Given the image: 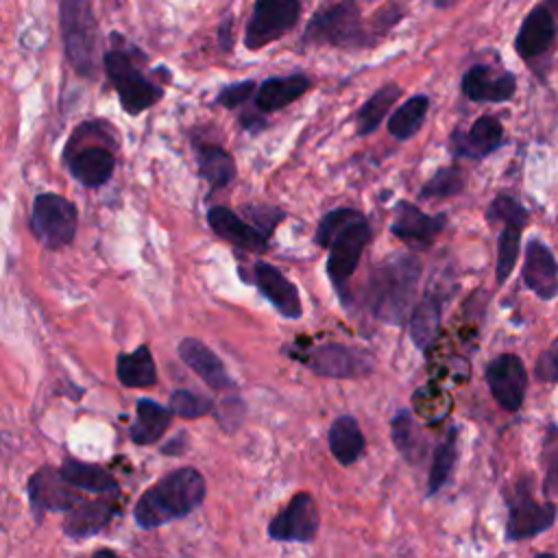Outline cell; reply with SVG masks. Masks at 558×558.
<instances>
[{"label": "cell", "mask_w": 558, "mask_h": 558, "mask_svg": "<svg viewBox=\"0 0 558 558\" xmlns=\"http://www.w3.org/2000/svg\"><path fill=\"white\" fill-rule=\"evenodd\" d=\"M371 238L366 216L353 207H336L318 220L316 244L327 248V277L344 303L349 301V279Z\"/></svg>", "instance_id": "1"}, {"label": "cell", "mask_w": 558, "mask_h": 558, "mask_svg": "<svg viewBox=\"0 0 558 558\" xmlns=\"http://www.w3.org/2000/svg\"><path fill=\"white\" fill-rule=\"evenodd\" d=\"M423 264L412 253L384 257L368 275L366 305L384 323L401 325L408 320Z\"/></svg>", "instance_id": "2"}, {"label": "cell", "mask_w": 558, "mask_h": 558, "mask_svg": "<svg viewBox=\"0 0 558 558\" xmlns=\"http://www.w3.org/2000/svg\"><path fill=\"white\" fill-rule=\"evenodd\" d=\"M205 493L207 486L201 471L194 466L174 469L166 473L157 484L146 488L135 501V523L144 530H153L183 519L203 504Z\"/></svg>", "instance_id": "3"}, {"label": "cell", "mask_w": 558, "mask_h": 558, "mask_svg": "<svg viewBox=\"0 0 558 558\" xmlns=\"http://www.w3.org/2000/svg\"><path fill=\"white\" fill-rule=\"evenodd\" d=\"M59 26L68 63L76 74L94 78L100 65V31L92 0H61Z\"/></svg>", "instance_id": "4"}, {"label": "cell", "mask_w": 558, "mask_h": 558, "mask_svg": "<svg viewBox=\"0 0 558 558\" xmlns=\"http://www.w3.org/2000/svg\"><path fill=\"white\" fill-rule=\"evenodd\" d=\"M303 44L333 48H366L375 44L371 31L364 28L355 0H342L318 9L305 31Z\"/></svg>", "instance_id": "5"}, {"label": "cell", "mask_w": 558, "mask_h": 558, "mask_svg": "<svg viewBox=\"0 0 558 558\" xmlns=\"http://www.w3.org/2000/svg\"><path fill=\"white\" fill-rule=\"evenodd\" d=\"M102 65L109 83L118 94L122 109L129 116H137L163 98V87L150 81L126 50L113 48L105 52Z\"/></svg>", "instance_id": "6"}, {"label": "cell", "mask_w": 558, "mask_h": 558, "mask_svg": "<svg viewBox=\"0 0 558 558\" xmlns=\"http://www.w3.org/2000/svg\"><path fill=\"white\" fill-rule=\"evenodd\" d=\"M78 227V211L72 201L61 194L44 192L33 198L31 231L37 242L50 251L72 244Z\"/></svg>", "instance_id": "7"}, {"label": "cell", "mask_w": 558, "mask_h": 558, "mask_svg": "<svg viewBox=\"0 0 558 558\" xmlns=\"http://www.w3.org/2000/svg\"><path fill=\"white\" fill-rule=\"evenodd\" d=\"M508 519H506V541H525L543 534L556 521V504L538 501L534 497V482L523 477L514 484V490L506 499Z\"/></svg>", "instance_id": "8"}, {"label": "cell", "mask_w": 558, "mask_h": 558, "mask_svg": "<svg viewBox=\"0 0 558 558\" xmlns=\"http://www.w3.org/2000/svg\"><path fill=\"white\" fill-rule=\"evenodd\" d=\"M490 222H501V233L497 240V262H495V279L497 283H506L514 270L519 257V242L525 225L530 222V211L508 194H497L486 211Z\"/></svg>", "instance_id": "9"}, {"label": "cell", "mask_w": 558, "mask_h": 558, "mask_svg": "<svg viewBox=\"0 0 558 558\" xmlns=\"http://www.w3.org/2000/svg\"><path fill=\"white\" fill-rule=\"evenodd\" d=\"M292 360L303 362L312 373L320 377H338V379H353L364 377L375 368L373 355L364 349L347 347L340 342H325L318 347H310L290 353Z\"/></svg>", "instance_id": "10"}, {"label": "cell", "mask_w": 558, "mask_h": 558, "mask_svg": "<svg viewBox=\"0 0 558 558\" xmlns=\"http://www.w3.org/2000/svg\"><path fill=\"white\" fill-rule=\"evenodd\" d=\"M301 17V0H255L244 28V46L262 50L283 37Z\"/></svg>", "instance_id": "11"}, {"label": "cell", "mask_w": 558, "mask_h": 558, "mask_svg": "<svg viewBox=\"0 0 558 558\" xmlns=\"http://www.w3.org/2000/svg\"><path fill=\"white\" fill-rule=\"evenodd\" d=\"M320 527V514L310 493H296L268 523V536L279 543H310Z\"/></svg>", "instance_id": "12"}, {"label": "cell", "mask_w": 558, "mask_h": 558, "mask_svg": "<svg viewBox=\"0 0 558 558\" xmlns=\"http://www.w3.org/2000/svg\"><path fill=\"white\" fill-rule=\"evenodd\" d=\"M486 384L493 399L506 410L517 412L523 405L527 392V368L514 353H501L486 364Z\"/></svg>", "instance_id": "13"}, {"label": "cell", "mask_w": 558, "mask_h": 558, "mask_svg": "<svg viewBox=\"0 0 558 558\" xmlns=\"http://www.w3.org/2000/svg\"><path fill=\"white\" fill-rule=\"evenodd\" d=\"M81 499L83 493L70 486L54 466H39L28 480V501L37 519L46 512H68Z\"/></svg>", "instance_id": "14"}, {"label": "cell", "mask_w": 558, "mask_h": 558, "mask_svg": "<svg viewBox=\"0 0 558 558\" xmlns=\"http://www.w3.org/2000/svg\"><path fill=\"white\" fill-rule=\"evenodd\" d=\"M120 512L118 495H98L94 499L83 497L63 517V532L70 538H89L109 527L113 517Z\"/></svg>", "instance_id": "15"}, {"label": "cell", "mask_w": 558, "mask_h": 558, "mask_svg": "<svg viewBox=\"0 0 558 558\" xmlns=\"http://www.w3.org/2000/svg\"><path fill=\"white\" fill-rule=\"evenodd\" d=\"M447 216H429L423 209H418L414 203L399 201L395 205V216L390 222V233L405 242L412 248H427L438 238V233L445 229Z\"/></svg>", "instance_id": "16"}, {"label": "cell", "mask_w": 558, "mask_h": 558, "mask_svg": "<svg viewBox=\"0 0 558 558\" xmlns=\"http://www.w3.org/2000/svg\"><path fill=\"white\" fill-rule=\"evenodd\" d=\"M251 281L257 286L262 296L286 318H301L303 305L296 286L272 264L255 262L251 268Z\"/></svg>", "instance_id": "17"}, {"label": "cell", "mask_w": 558, "mask_h": 558, "mask_svg": "<svg viewBox=\"0 0 558 558\" xmlns=\"http://www.w3.org/2000/svg\"><path fill=\"white\" fill-rule=\"evenodd\" d=\"M521 277L525 288L532 290L541 301H551L558 296V262L551 248L538 238H532L525 244Z\"/></svg>", "instance_id": "18"}, {"label": "cell", "mask_w": 558, "mask_h": 558, "mask_svg": "<svg viewBox=\"0 0 558 558\" xmlns=\"http://www.w3.org/2000/svg\"><path fill=\"white\" fill-rule=\"evenodd\" d=\"M504 146V126L495 116H480L469 131L456 129L449 148L456 157L484 159Z\"/></svg>", "instance_id": "19"}, {"label": "cell", "mask_w": 558, "mask_h": 558, "mask_svg": "<svg viewBox=\"0 0 558 558\" xmlns=\"http://www.w3.org/2000/svg\"><path fill=\"white\" fill-rule=\"evenodd\" d=\"M207 225L218 238L233 244L235 248H242L248 253H262L268 248V235L262 233L257 227H253L246 218H242L229 207H222V205L211 207L207 211Z\"/></svg>", "instance_id": "20"}, {"label": "cell", "mask_w": 558, "mask_h": 558, "mask_svg": "<svg viewBox=\"0 0 558 558\" xmlns=\"http://www.w3.org/2000/svg\"><path fill=\"white\" fill-rule=\"evenodd\" d=\"M462 94L473 102H506L517 92L512 72H495L490 65H473L460 81Z\"/></svg>", "instance_id": "21"}, {"label": "cell", "mask_w": 558, "mask_h": 558, "mask_svg": "<svg viewBox=\"0 0 558 558\" xmlns=\"http://www.w3.org/2000/svg\"><path fill=\"white\" fill-rule=\"evenodd\" d=\"M556 37V17L541 2L536 4L521 22L519 33L514 37V50L523 61H532L543 57Z\"/></svg>", "instance_id": "22"}, {"label": "cell", "mask_w": 558, "mask_h": 558, "mask_svg": "<svg viewBox=\"0 0 558 558\" xmlns=\"http://www.w3.org/2000/svg\"><path fill=\"white\" fill-rule=\"evenodd\" d=\"M179 357L185 366H190L211 390L227 392L235 390V381L231 379L229 371L225 368L222 360L201 340L196 338H183L179 342Z\"/></svg>", "instance_id": "23"}, {"label": "cell", "mask_w": 558, "mask_h": 558, "mask_svg": "<svg viewBox=\"0 0 558 558\" xmlns=\"http://www.w3.org/2000/svg\"><path fill=\"white\" fill-rule=\"evenodd\" d=\"M70 174L85 187H100L105 185L116 168V157L105 146H85L72 148L68 157Z\"/></svg>", "instance_id": "24"}, {"label": "cell", "mask_w": 558, "mask_h": 558, "mask_svg": "<svg viewBox=\"0 0 558 558\" xmlns=\"http://www.w3.org/2000/svg\"><path fill=\"white\" fill-rule=\"evenodd\" d=\"M310 87L312 81L301 72L288 76H270L255 89V109L262 113L279 111L299 100Z\"/></svg>", "instance_id": "25"}, {"label": "cell", "mask_w": 558, "mask_h": 558, "mask_svg": "<svg viewBox=\"0 0 558 558\" xmlns=\"http://www.w3.org/2000/svg\"><path fill=\"white\" fill-rule=\"evenodd\" d=\"M172 410L168 405L157 403L155 399L140 397L135 403V421L129 427V438L140 445H155L172 423Z\"/></svg>", "instance_id": "26"}, {"label": "cell", "mask_w": 558, "mask_h": 558, "mask_svg": "<svg viewBox=\"0 0 558 558\" xmlns=\"http://www.w3.org/2000/svg\"><path fill=\"white\" fill-rule=\"evenodd\" d=\"M59 473L63 480L74 486L81 493H92V495H118L120 484L118 480L98 464L81 462L76 458H65L63 464L59 466Z\"/></svg>", "instance_id": "27"}, {"label": "cell", "mask_w": 558, "mask_h": 558, "mask_svg": "<svg viewBox=\"0 0 558 558\" xmlns=\"http://www.w3.org/2000/svg\"><path fill=\"white\" fill-rule=\"evenodd\" d=\"M442 318V296L436 292H425L418 305L408 316V331L416 349L427 351V347L434 342Z\"/></svg>", "instance_id": "28"}, {"label": "cell", "mask_w": 558, "mask_h": 558, "mask_svg": "<svg viewBox=\"0 0 558 558\" xmlns=\"http://www.w3.org/2000/svg\"><path fill=\"white\" fill-rule=\"evenodd\" d=\"M198 174L209 183V190H222L235 179L233 157L218 144L194 142Z\"/></svg>", "instance_id": "29"}, {"label": "cell", "mask_w": 558, "mask_h": 558, "mask_svg": "<svg viewBox=\"0 0 558 558\" xmlns=\"http://www.w3.org/2000/svg\"><path fill=\"white\" fill-rule=\"evenodd\" d=\"M118 381L126 388H150L157 384V366L150 349L140 344L131 353H120L116 360Z\"/></svg>", "instance_id": "30"}, {"label": "cell", "mask_w": 558, "mask_h": 558, "mask_svg": "<svg viewBox=\"0 0 558 558\" xmlns=\"http://www.w3.org/2000/svg\"><path fill=\"white\" fill-rule=\"evenodd\" d=\"M364 434L360 429V423L351 414L338 416L329 427V449L331 456L342 464H353L364 453Z\"/></svg>", "instance_id": "31"}, {"label": "cell", "mask_w": 558, "mask_h": 558, "mask_svg": "<svg viewBox=\"0 0 558 558\" xmlns=\"http://www.w3.org/2000/svg\"><path fill=\"white\" fill-rule=\"evenodd\" d=\"M390 436L397 451L410 462L418 464L427 456V440L408 410H399L390 421Z\"/></svg>", "instance_id": "32"}, {"label": "cell", "mask_w": 558, "mask_h": 558, "mask_svg": "<svg viewBox=\"0 0 558 558\" xmlns=\"http://www.w3.org/2000/svg\"><path fill=\"white\" fill-rule=\"evenodd\" d=\"M401 98V87L397 83H386L381 85L375 94H371L366 98V102L360 107L357 116H355V133L360 137L371 135L381 120L388 116V111L392 109V105Z\"/></svg>", "instance_id": "33"}, {"label": "cell", "mask_w": 558, "mask_h": 558, "mask_svg": "<svg viewBox=\"0 0 558 558\" xmlns=\"http://www.w3.org/2000/svg\"><path fill=\"white\" fill-rule=\"evenodd\" d=\"M427 109H429V98L425 94L410 96L388 118V133L397 140H410L423 126Z\"/></svg>", "instance_id": "34"}, {"label": "cell", "mask_w": 558, "mask_h": 558, "mask_svg": "<svg viewBox=\"0 0 558 558\" xmlns=\"http://www.w3.org/2000/svg\"><path fill=\"white\" fill-rule=\"evenodd\" d=\"M458 460V429L449 427L445 440L438 445L432 458L429 477H427V495H436L451 477Z\"/></svg>", "instance_id": "35"}, {"label": "cell", "mask_w": 558, "mask_h": 558, "mask_svg": "<svg viewBox=\"0 0 558 558\" xmlns=\"http://www.w3.org/2000/svg\"><path fill=\"white\" fill-rule=\"evenodd\" d=\"M464 190V172L458 166H445L427 179L418 192L421 198H449Z\"/></svg>", "instance_id": "36"}, {"label": "cell", "mask_w": 558, "mask_h": 558, "mask_svg": "<svg viewBox=\"0 0 558 558\" xmlns=\"http://www.w3.org/2000/svg\"><path fill=\"white\" fill-rule=\"evenodd\" d=\"M541 466L545 497H558V425H549L545 429L541 447Z\"/></svg>", "instance_id": "37"}, {"label": "cell", "mask_w": 558, "mask_h": 558, "mask_svg": "<svg viewBox=\"0 0 558 558\" xmlns=\"http://www.w3.org/2000/svg\"><path fill=\"white\" fill-rule=\"evenodd\" d=\"M168 408L172 410V414H177L181 418H198V416H205L214 410V401L205 395L194 392V390L179 388L170 395Z\"/></svg>", "instance_id": "38"}, {"label": "cell", "mask_w": 558, "mask_h": 558, "mask_svg": "<svg viewBox=\"0 0 558 558\" xmlns=\"http://www.w3.org/2000/svg\"><path fill=\"white\" fill-rule=\"evenodd\" d=\"M242 214L248 218L253 227H257L268 238L272 235L275 227L286 218V214L279 207H270V205H246L242 207Z\"/></svg>", "instance_id": "39"}, {"label": "cell", "mask_w": 558, "mask_h": 558, "mask_svg": "<svg viewBox=\"0 0 558 558\" xmlns=\"http://www.w3.org/2000/svg\"><path fill=\"white\" fill-rule=\"evenodd\" d=\"M255 89L257 85L253 81H240V83H231V85H225L218 96H216V102L225 109H238L242 107L244 102H248L253 96H255Z\"/></svg>", "instance_id": "40"}, {"label": "cell", "mask_w": 558, "mask_h": 558, "mask_svg": "<svg viewBox=\"0 0 558 558\" xmlns=\"http://www.w3.org/2000/svg\"><path fill=\"white\" fill-rule=\"evenodd\" d=\"M534 375L538 381L558 384V338L538 355L534 364Z\"/></svg>", "instance_id": "41"}, {"label": "cell", "mask_w": 558, "mask_h": 558, "mask_svg": "<svg viewBox=\"0 0 558 558\" xmlns=\"http://www.w3.org/2000/svg\"><path fill=\"white\" fill-rule=\"evenodd\" d=\"M187 442V436H185V432H181L177 438H172L161 451L166 453V456H179V453H183L185 451V445Z\"/></svg>", "instance_id": "42"}, {"label": "cell", "mask_w": 558, "mask_h": 558, "mask_svg": "<svg viewBox=\"0 0 558 558\" xmlns=\"http://www.w3.org/2000/svg\"><path fill=\"white\" fill-rule=\"evenodd\" d=\"M220 41L222 48H231V20H225L220 26Z\"/></svg>", "instance_id": "43"}, {"label": "cell", "mask_w": 558, "mask_h": 558, "mask_svg": "<svg viewBox=\"0 0 558 558\" xmlns=\"http://www.w3.org/2000/svg\"><path fill=\"white\" fill-rule=\"evenodd\" d=\"M92 558H124V556L116 554V551L109 549V547H102V549H96V551L92 554Z\"/></svg>", "instance_id": "44"}, {"label": "cell", "mask_w": 558, "mask_h": 558, "mask_svg": "<svg viewBox=\"0 0 558 558\" xmlns=\"http://www.w3.org/2000/svg\"><path fill=\"white\" fill-rule=\"evenodd\" d=\"M458 2H462V0H432V4H434L436 9H449V7L458 4Z\"/></svg>", "instance_id": "45"}, {"label": "cell", "mask_w": 558, "mask_h": 558, "mask_svg": "<svg viewBox=\"0 0 558 558\" xmlns=\"http://www.w3.org/2000/svg\"><path fill=\"white\" fill-rule=\"evenodd\" d=\"M543 4L549 9V13L558 20V0H543Z\"/></svg>", "instance_id": "46"}, {"label": "cell", "mask_w": 558, "mask_h": 558, "mask_svg": "<svg viewBox=\"0 0 558 558\" xmlns=\"http://www.w3.org/2000/svg\"><path fill=\"white\" fill-rule=\"evenodd\" d=\"M534 558H558V556L551 554V551H541V554H536Z\"/></svg>", "instance_id": "47"}]
</instances>
